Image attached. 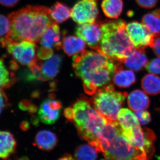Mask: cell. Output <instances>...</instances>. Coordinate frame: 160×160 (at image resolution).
I'll use <instances>...</instances> for the list:
<instances>
[{"instance_id": "6da1fadb", "label": "cell", "mask_w": 160, "mask_h": 160, "mask_svg": "<svg viewBox=\"0 0 160 160\" xmlns=\"http://www.w3.org/2000/svg\"><path fill=\"white\" fill-rule=\"evenodd\" d=\"M50 9L39 6H27L8 15L10 29L8 35L0 39V46L29 41L38 42L43 32L54 21Z\"/></svg>"}, {"instance_id": "7a4b0ae2", "label": "cell", "mask_w": 160, "mask_h": 160, "mask_svg": "<svg viewBox=\"0 0 160 160\" xmlns=\"http://www.w3.org/2000/svg\"><path fill=\"white\" fill-rule=\"evenodd\" d=\"M72 67L77 76L82 80L86 93L92 95L98 89L109 84L117 65L99 50H85L73 57Z\"/></svg>"}, {"instance_id": "3957f363", "label": "cell", "mask_w": 160, "mask_h": 160, "mask_svg": "<svg viewBox=\"0 0 160 160\" xmlns=\"http://www.w3.org/2000/svg\"><path fill=\"white\" fill-rule=\"evenodd\" d=\"M102 39L99 51L112 61L123 63L135 50L126 31V24L122 19L109 21L101 24Z\"/></svg>"}, {"instance_id": "277c9868", "label": "cell", "mask_w": 160, "mask_h": 160, "mask_svg": "<svg viewBox=\"0 0 160 160\" xmlns=\"http://www.w3.org/2000/svg\"><path fill=\"white\" fill-rule=\"evenodd\" d=\"M127 95L126 92L115 91L112 85L108 84L98 89L92 103L96 110L109 122H117L118 113Z\"/></svg>"}, {"instance_id": "5b68a950", "label": "cell", "mask_w": 160, "mask_h": 160, "mask_svg": "<svg viewBox=\"0 0 160 160\" xmlns=\"http://www.w3.org/2000/svg\"><path fill=\"white\" fill-rule=\"evenodd\" d=\"M101 153L106 159L147 160L141 150L125 138L122 132L103 147Z\"/></svg>"}, {"instance_id": "8992f818", "label": "cell", "mask_w": 160, "mask_h": 160, "mask_svg": "<svg viewBox=\"0 0 160 160\" xmlns=\"http://www.w3.org/2000/svg\"><path fill=\"white\" fill-rule=\"evenodd\" d=\"M123 136L132 146L144 153L146 159L151 158L154 153L155 134L148 128H141L139 125L131 129L122 130Z\"/></svg>"}, {"instance_id": "52a82bcc", "label": "cell", "mask_w": 160, "mask_h": 160, "mask_svg": "<svg viewBox=\"0 0 160 160\" xmlns=\"http://www.w3.org/2000/svg\"><path fill=\"white\" fill-rule=\"evenodd\" d=\"M7 51L15 61L21 65L29 68L38 58L36 52L38 46L35 42L22 41L18 42L9 43L7 46Z\"/></svg>"}, {"instance_id": "ba28073f", "label": "cell", "mask_w": 160, "mask_h": 160, "mask_svg": "<svg viewBox=\"0 0 160 160\" xmlns=\"http://www.w3.org/2000/svg\"><path fill=\"white\" fill-rule=\"evenodd\" d=\"M98 14L97 0H81L71 9L72 18L79 25L95 22Z\"/></svg>"}, {"instance_id": "9c48e42d", "label": "cell", "mask_w": 160, "mask_h": 160, "mask_svg": "<svg viewBox=\"0 0 160 160\" xmlns=\"http://www.w3.org/2000/svg\"><path fill=\"white\" fill-rule=\"evenodd\" d=\"M126 31L130 41L137 49H145L151 46L154 35L142 23L133 21L126 25Z\"/></svg>"}, {"instance_id": "30bf717a", "label": "cell", "mask_w": 160, "mask_h": 160, "mask_svg": "<svg viewBox=\"0 0 160 160\" xmlns=\"http://www.w3.org/2000/svg\"><path fill=\"white\" fill-rule=\"evenodd\" d=\"M101 24L95 22L80 25L76 29V34L90 48L99 50L102 37Z\"/></svg>"}, {"instance_id": "8fae6325", "label": "cell", "mask_w": 160, "mask_h": 160, "mask_svg": "<svg viewBox=\"0 0 160 160\" xmlns=\"http://www.w3.org/2000/svg\"><path fill=\"white\" fill-rule=\"evenodd\" d=\"M62 108V103L58 100H45L40 105L38 111L39 118L44 124L52 125L59 118Z\"/></svg>"}, {"instance_id": "7c38bea8", "label": "cell", "mask_w": 160, "mask_h": 160, "mask_svg": "<svg viewBox=\"0 0 160 160\" xmlns=\"http://www.w3.org/2000/svg\"><path fill=\"white\" fill-rule=\"evenodd\" d=\"M75 125L78 130L82 129L89 122L95 109L92 107L90 102L86 98L79 99L73 105Z\"/></svg>"}, {"instance_id": "4fadbf2b", "label": "cell", "mask_w": 160, "mask_h": 160, "mask_svg": "<svg viewBox=\"0 0 160 160\" xmlns=\"http://www.w3.org/2000/svg\"><path fill=\"white\" fill-rule=\"evenodd\" d=\"M38 42L41 47L52 50H60L62 49V35L57 23L53 22L43 32Z\"/></svg>"}, {"instance_id": "5bb4252c", "label": "cell", "mask_w": 160, "mask_h": 160, "mask_svg": "<svg viewBox=\"0 0 160 160\" xmlns=\"http://www.w3.org/2000/svg\"><path fill=\"white\" fill-rule=\"evenodd\" d=\"M62 61V55H53L42 63L38 80L47 81L55 77L60 71Z\"/></svg>"}, {"instance_id": "9a60e30c", "label": "cell", "mask_w": 160, "mask_h": 160, "mask_svg": "<svg viewBox=\"0 0 160 160\" xmlns=\"http://www.w3.org/2000/svg\"><path fill=\"white\" fill-rule=\"evenodd\" d=\"M123 63L133 71L139 72L142 70L148 63L145 49H135L124 60Z\"/></svg>"}, {"instance_id": "2e32d148", "label": "cell", "mask_w": 160, "mask_h": 160, "mask_svg": "<svg viewBox=\"0 0 160 160\" xmlns=\"http://www.w3.org/2000/svg\"><path fill=\"white\" fill-rule=\"evenodd\" d=\"M127 103L130 109L136 111L148 109L150 105V100L144 92L136 89L129 95Z\"/></svg>"}, {"instance_id": "e0dca14e", "label": "cell", "mask_w": 160, "mask_h": 160, "mask_svg": "<svg viewBox=\"0 0 160 160\" xmlns=\"http://www.w3.org/2000/svg\"><path fill=\"white\" fill-rule=\"evenodd\" d=\"M119 65H117L116 69L113 75V82L120 88H128L135 83V74L132 70L123 69Z\"/></svg>"}, {"instance_id": "ac0fdd59", "label": "cell", "mask_w": 160, "mask_h": 160, "mask_svg": "<svg viewBox=\"0 0 160 160\" xmlns=\"http://www.w3.org/2000/svg\"><path fill=\"white\" fill-rule=\"evenodd\" d=\"M34 143L40 149L50 151L56 146L58 138L54 132L49 130H42L36 136Z\"/></svg>"}, {"instance_id": "d6986e66", "label": "cell", "mask_w": 160, "mask_h": 160, "mask_svg": "<svg viewBox=\"0 0 160 160\" xmlns=\"http://www.w3.org/2000/svg\"><path fill=\"white\" fill-rule=\"evenodd\" d=\"M64 52L69 57L80 54L85 51V42L78 37L69 36L63 39L62 46Z\"/></svg>"}, {"instance_id": "ffe728a7", "label": "cell", "mask_w": 160, "mask_h": 160, "mask_svg": "<svg viewBox=\"0 0 160 160\" xmlns=\"http://www.w3.org/2000/svg\"><path fill=\"white\" fill-rule=\"evenodd\" d=\"M17 143L14 137L8 131H0V158L7 159L14 152Z\"/></svg>"}, {"instance_id": "44dd1931", "label": "cell", "mask_w": 160, "mask_h": 160, "mask_svg": "<svg viewBox=\"0 0 160 160\" xmlns=\"http://www.w3.org/2000/svg\"><path fill=\"white\" fill-rule=\"evenodd\" d=\"M118 122L122 130L131 129L140 125L136 116L129 109H120L118 115Z\"/></svg>"}, {"instance_id": "7402d4cb", "label": "cell", "mask_w": 160, "mask_h": 160, "mask_svg": "<svg viewBox=\"0 0 160 160\" xmlns=\"http://www.w3.org/2000/svg\"><path fill=\"white\" fill-rule=\"evenodd\" d=\"M103 12L107 18L117 19L123 11L122 0H104L101 5Z\"/></svg>"}, {"instance_id": "603a6c76", "label": "cell", "mask_w": 160, "mask_h": 160, "mask_svg": "<svg viewBox=\"0 0 160 160\" xmlns=\"http://www.w3.org/2000/svg\"><path fill=\"white\" fill-rule=\"evenodd\" d=\"M141 86L143 91L150 95L160 93V78L152 73L146 74L142 78Z\"/></svg>"}, {"instance_id": "cb8c5ba5", "label": "cell", "mask_w": 160, "mask_h": 160, "mask_svg": "<svg viewBox=\"0 0 160 160\" xmlns=\"http://www.w3.org/2000/svg\"><path fill=\"white\" fill-rule=\"evenodd\" d=\"M142 23L155 35L160 34V8L143 16Z\"/></svg>"}, {"instance_id": "d4e9b609", "label": "cell", "mask_w": 160, "mask_h": 160, "mask_svg": "<svg viewBox=\"0 0 160 160\" xmlns=\"http://www.w3.org/2000/svg\"><path fill=\"white\" fill-rule=\"evenodd\" d=\"M71 9L64 3L57 2L50 9V15L54 22L62 23L71 16Z\"/></svg>"}, {"instance_id": "484cf974", "label": "cell", "mask_w": 160, "mask_h": 160, "mask_svg": "<svg viewBox=\"0 0 160 160\" xmlns=\"http://www.w3.org/2000/svg\"><path fill=\"white\" fill-rule=\"evenodd\" d=\"M98 152L97 150L91 145L84 144L76 149L74 157L78 160H95L98 158Z\"/></svg>"}, {"instance_id": "4316f807", "label": "cell", "mask_w": 160, "mask_h": 160, "mask_svg": "<svg viewBox=\"0 0 160 160\" xmlns=\"http://www.w3.org/2000/svg\"><path fill=\"white\" fill-rule=\"evenodd\" d=\"M11 78L3 59L0 58V90L7 88L11 85Z\"/></svg>"}, {"instance_id": "83f0119b", "label": "cell", "mask_w": 160, "mask_h": 160, "mask_svg": "<svg viewBox=\"0 0 160 160\" xmlns=\"http://www.w3.org/2000/svg\"><path fill=\"white\" fill-rule=\"evenodd\" d=\"M10 29V24L8 18L0 14V39L6 37Z\"/></svg>"}, {"instance_id": "f1b7e54d", "label": "cell", "mask_w": 160, "mask_h": 160, "mask_svg": "<svg viewBox=\"0 0 160 160\" xmlns=\"http://www.w3.org/2000/svg\"><path fill=\"white\" fill-rule=\"evenodd\" d=\"M146 68L149 73L160 74V58H156L152 60L147 63Z\"/></svg>"}, {"instance_id": "f546056e", "label": "cell", "mask_w": 160, "mask_h": 160, "mask_svg": "<svg viewBox=\"0 0 160 160\" xmlns=\"http://www.w3.org/2000/svg\"><path fill=\"white\" fill-rule=\"evenodd\" d=\"M139 122L142 125H147L151 121V116L149 112L145 110L135 111Z\"/></svg>"}, {"instance_id": "4dcf8cb0", "label": "cell", "mask_w": 160, "mask_h": 160, "mask_svg": "<svg viewBox=\"0 0 160 160\" xmlns=\"http://www.w3.org/2000/svg\"><path fill=\"white\" fill-rule=\"evenodd\" d=\"M53 51L45 47H41L37 51L38 57L42 60L48 59L53 55Z\"/></svg>"}, {"instance_id": "1f68e13d", "label": "cell", "mask_w": 160, "mask_h": 160, "mask_svg": "<svg viewBox=\"0 0 160 160\" xmlns=\"http://www.w3.org/2000/svg\"><path fill=\"white\" fill-rule=\"evenodd\" d=\"M159 0H136L140 7L145 9H150L154 8L157 5Z\"/></svg>"}, {"instance_id": "d6a6232c", "label": "cell", "mask_w": 160, "mask_h": 160, "mask_svg": "<svg viewBox=\"0 0 160 160\" xmlns=\"http://www.w3.org/2000/svg\"><path fill=\"white\" fill-rule=\"evenodd\" d=\"M150 47L152 49L154 54L160 58V34L155 35L154 39Z\"/></svg>"}, {"instance_id": "836d02e7", "label": "cell", "mask_w": 160, "mask_h": 160, "mask_svg": "<svg viewBox=\"0 0 160 160\" xmlns=\"http://www.w3.org/2000/svg\"><path fill=\"white\" fill-rule=\"evenodd\" d=\"M7 99L3 90H0V115L6 107Z\"/></svg>"}, {"instance_id": "e575fe53", "label": "cell", "mask_w": 160, "mask_h": 160, "mask_svg": "<svg viewBox=\"0 0 160 160\" xmlns=\"http://www.w3.org/2000/svg\"><path fill=\"white\" fill-rule=\"evenodd\" d=\"M20 0H0V4L5 7L12 8L18 3Z\"/></svg>"}, {"instance_id": "d590c367", "label": "cell", "mask_w": 160, "mask_h": 160, "mask_svg": "<svg viewBox=\"0 0 160 160\" xmlns=\"http://www.w3.org/2000/svg\"><path fill=\"white\" fill-rule=\"evenodd\" d=\"M64 115L69 121H72L74 118V112L72 108H71V107L66 108L64 111Z\"/></svg>"}, {"instance_id": "8d00e7d4", "label": "cell", "mask_w": 160, "mask_h": 160, "mask_svg": "<svg viewBox=\"0 0 160 160\" xmlns=\"http://www.w3.org/2000/svg\"><path fill=\"white\" fill-rule=\"evenodd\" d=\"M72 157L71 156L69 155V154H66V156H65L64 157H63L62 158H61V159L63 160H70V159H72Z\"/></svg>"}]
</instances>
